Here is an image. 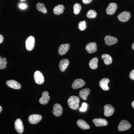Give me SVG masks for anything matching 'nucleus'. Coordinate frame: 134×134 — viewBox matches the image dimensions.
I'll return each instance as SVG.
<instances>
[{
    "instance_id": "obj_1",
    "label": "nucleus",
    "mask_w": 134,
    "mask_h": 134,
    "mask_svg": "<svg viewBox=\"0 0 134 134\" xmlns=\"http://www.w3.org/2000/svg\"><path fill=\"white\" fill-rule=\"evenodd\" d=\"M79 102L80 100L78 97L76 96H72L69 98L68 104L71 109L76 110L79 108Z\"/></svg>"
},
{
    "instance_id": "obj_2",
    "label": "nucleus",
    "mask_w": 134,
    "mask_h": 134,
    "mask_svg": "<svg viewBox=\"0 0 134 134\" xmlns=\"http://www.w3.org/2000/svg\"><path fill=\"white\" fill-rule=\"evenodd\" d=\"M35 39L32 36H30L26 39L25 41V45L26 50L31 51L33 50L35 46Z\"/></svg>"
},
{
    "instance_id": "obj_3",
    "label": "nucleus",
    "mask_w": 134,
    "mask_h": 134,
    "mask_svg": "<svg viewBox=\"0 0 134 134\" xmlns=\"http://www.w3.org/2000/svg\"><path fill=\"white\" fill-rule=\"evenodd\" d=\"M131 15L130 12L128 11H123L121 12L117 16V18L120 21L126 22L128 21L131 17Z\"/></svg>"
},
{
    "instance_id": "obj_4",
    "label": "nucleus",
    "mask_w": 134,
    "mask_h": 134,
    "mask_svg": "<svg viewBox=\"0 0 134 134\" xmlns=\"http://www.w3.org/2000/svg\"><path fill=\"white\" fill-rule=\"evenodd\" d=\"M34 79L36 83L38 85L42 84L44 81L43 75L38 70H37L34 73Z\"/></svg>"
},
{
    "instance_id": "obj_5",
    "label": "nucleus",
    "mask_w": 134,
    "mask_h": 134,
    "mask_svg": "<svg viewBox=\"0 0 134 134\" xmlns=\"http://www.w3.org/2000/svg\"><path fill=\"white\" fill-rule=\"evenodd\" d=\"M131 127V125L128 121L126 120L121 121L118 126V130L119 131H125L129 129Z\"/></svg>"
},
{
    "instance_id": "obj_6",
    "label": "nucleus",
    "mask_w": 134,
    "mask_h": 134,
    "mask_svg": "<svg viewBox=\"0 0 134 134\" xmlns=\"http://www.w3.org/2000/svg\"><path fill=\"white\" fill-rule=\"evenodd\" d=\"M15 129L19 134L23 133L24 130V127L21 120L18 119L16 120L14 124Z\"/></svg>"
},
{
    "instance_id": "obj_7",
    "label": "nucleus",
    "mask_w": 134,
    "mask_h": 134,
    "mask_svg": "<svg viewBox=\"0 0 134 134\" xmlns=\"http://www.w3.org/2000/svg\"><path fill=\"white\" fill-rule=\"evenodd\" d=\"M41 115L39 114H32L29 116L28 120L31 124H36L38 123L42 119Z\"/></svg>"
},
{
    "instance_id": "obj_8",
    "label": "nucleus",
    "mask_w": 134,
    "mask_h": 134,
    "mask_svg": "<svg viewBox=\"0 0 134 134\" xmlns=\"http://www.w3.org/2000/svg\"><path fill=\"white\" fill-rule=\"evenodd\" d=\"M104 114L106 117L111 116L114 112V108L111 105L107 104L104 107Z\"/></svg>"
},
{
    "instance_id": "obj_9",
    "label": "nucleus",
    "mask_w": 134,
    "mask_h": 134,
    "mask_svg": "<svg viewBox=\"0 0 134 134\" xmlns=\"http://www.w3.org/2000/svg\"><path fill=\"white\" fill-rule=\"evenodd\" d=\"M104 40L106 44L109 46L115 44L118 42V40L116 38L108 35L105 36Z\"/></svg>"
},
{
    "instance_id": "obj_10",
    "label": "nucleus",
    "mask_w": 134,
    "mask_h": 134,
    "mask_svg": "<svg viewBox=\"0 0 134 134\" xmlns=\"http://www.w3.org/2000/svg\"><path fill=\"white\" fill-rule=\"evenodd\" d=\"M117 8V5L115 3H111L107 8V14L108 15H113L115 14Z\"/></svg>"
},
{
    "instance_id": "obj_11",
    "label": "nucleus",
    "mask_w": 134,
    "mask_h": 134,
    "mask_svg": "<svg viewBox=\"0 0 134 134\" xmlns=\"http://www.w3.org/2000/svg\"><path fill=\"white\" fill-rule=\"evenodd\" d=\"M85 48L89 53L96 52L97 50V44L95 42L89 43L86 45Z\"/></svg>"
},
{
    "instance_id": "obj_12",
    "label": "nucleus",
    "mask_w": 134,
    "mask_h": 134,
    "mask_svg": "<svg viewBox=\"0 0 134 134\" xmlns=\"http://www.w3.org/2000/svg\"><path fill=\"white\" fill-rule=\"evenodd\" d=\"M63 109L61 105L59 104H55L54 105L53 114L56 117H59L62 114Z\"/></svg>"
},
{
    "instance_id": "obj_13",
    "label": "nucleus",
    "mask_w": 134,
    "mask_h": 134,
    "mask_svg": "<svg viewBox=\"0 0 134 134\" xmlns=\"http://www.w3.org/2000/svg\"><path fill=\"white\" fill-rule=\"evenodd\" d=\"M85 84V82L81 79H76L72 84V88L74 89L82 88Z\"/></svg>"
},
{
    "instance_id": "obj_14",
    "label": "nucleus",
    "mask_w": 134,
    "mask_h": 134,
    "mask_svg": "<svg viewBox=\"0 0 134 134\" xmlns=\"http://www.w3.org/2000/svg\"><path fill=\"white\" fill-rule=\"evenodd\" d=\"M6 83L9 87L15 90H19L21 88V84L15 80H9L7 81Z\"/></svg>"
},
{
    "instance_id": "obj_15",
    "label": "nucleus",
    "mask_w": 134,
    "mask_h": 134,
    "mask_svg": "<svg viewBox=\"0 0 134 134\" xmlns=\"http://www.w3.org/2000/svg\"><path fill=\"white\" fill-rule=\"evenodd\" d=\"M50 99L49 93L47 91L43 92L42 94V97L40 99V103L42 105H46L48 103Z\"/></svg>"
},
{
    "instance_id": "obj_16",
    "label": "nucleus",
    "mask_w": 134,
    "mask_h": 134,
    "mask_svg": "<svg viewBox=\"0 0 134 134\" xmlns=\"http://www.w3.org/2000/svg\"><path fill=\"white\" fill-rule=\"evenodd\" d=\"M92 121L97 127L105 126L108 125V122L105 119H95Z\"/></svg>"
},
{
    "instance_id": "obj_17",
    "label": "nucleus",
    "mask_w": 134,
    "mask_h": 134,
    "mask_svg": "<svg viewBox=\"0 0 134 134\" xmlns=\"http://www.w3.org/2000/svg\"><path fill=\"white\" fill-rule=\"evenodd\" d=\"M70 47L69 44H62L59 47L58 53L60 55H63L65 54L68 52Z\"/></svg>"
},
{
    "instance_id": "obj_18",
    "label": "nucleus",
    "mask_w": 134,
    "mask_h": 134,
    "mask_svg": "<svg viewBox=\"0 0 134 134\" xmlns=\"http://www.w3.org/2000/svg\"><path fill=\"white\" fill-rule=\"evenodd\" d=\"M110 81V80L108 78H103L99 82V86L103 90L107 91L109 90L108 85Z\"/></svg>"
},
{
    "instance_id": "obj_19",
    "label": "nucleus",
    "mask_w": 134,
    "mask_h": 134,
    "mask_svg": "<svg viewBox=\"0 0 134 134\" xmlns=\"http://www.w3.org/2000/svg\"><path fill=\"white\" fill-rule=\"evenodd\" d=\"M69 61L67 59H63L60 61L59 66L61 71L64 72L69 66Z\"/></svg>"
},
{
    "instance_id": "obj_20",
    "label": "nucleus",
    "mask_w": 134,
    "mask_h": 134,
    "mask_svg": "<svg viewBox=\"0 0 134 134\" xmlns=\"http://www.w3.org/2000/svg\"><path fill=\"white\" fill-rule=\"evenodd\" d=\"M90 92V90L89 88H84L82 89L79 93V97L84 100L87 99V97Z\"/></svg>"
},
{
    "instance_id": "obj_21",
    "label": "nucleus",
    "mask_w": 134,
    "mask_h": 134,
    "mask_svg": "<svg viewBox=\"0 0 134 134\" xmlns=\"http://www.w3.org/2000/svg\"><path fill=\"white\" fill-rule=\"evenodd\" d=\"M77 125L82 130L88 129L90 128V126L83 120L80 119L77 121Z\"/></svg>"
},
{
    "instance_id": "obj_22",
    "label": "nucleus",
    "mask_w": 134,
    "mask_h": 134,
    "mask_svg": "<svg viewBox=\"0 0 134 134\" xmlns=\"http://www.w3.org/2000/svg\"><path fill=\"white\" fill-rule=\"evenodd\" d=\"M101 58L104 60V63L106 65H110L112 63V59L111 57L109 54H104L101 55Z\"/></svg>"
},
{
    "instance_id": "obj_23",
    "label": "nucleus",
    "mask_w": 134,
    "mask_h": 134,
    "mask_svg": "<svg viewBox=\"0 0 134 134\" xmlns=\"http://www.w3.org/2000/svg\"><path fill=\"white\" fill-rule=\"evenodd\" d=\"M98 59L97 58L95 57L92 59L89 62V66L92 69H96L98 67Z\"/></svg>"
},
{
    "instance_id": "obj_24",
    "label": "nucleus",
    "mask_w": 134,
    "mask_h": 134,
    "mask_svg": "<svg viewBox=\"0 0 134 134\" xmlns=\"http://www.w3.org/2000/svg\"><path fill=\"white\" fill-rule=\"evenodd\" d=\"M64 9H65V7L63 5H58L53 9V12L55 15H60L63 13Z\"/></svg>"
},
{
    "instance_id": "obj_25",
    "label": "nucleus",
    "mask_w": 134,
    "mask_h": 134,
    "mask_svg": "<svg viewBox=\"0 0 134 134\" xmlns=\"http://www.w3.org/2000/svg\"><path fill=\"white\" fill-rule=\"evenodd\" d=\"M37 9L38 11H40L44 14H46L47 12V10L46 8L44 5L43 3H38L36 5Z\"/></svg>"
},
{
    "instance_id": "obj_26",
    "label": "nucleus",
    "mask_w": 134,
    "mask_h": 134,
    "mask_svg": "<svg viewBox=\"0 0 134 134\" xmlns=\"http://www.w3.org/2000/svg\"><path fill=\"white\" fill-rule=\"evenodd\" d=\"M7 63V59L5 58H2L1 56H0V69L6 68Z\"/></svg>"
},
{
    "instance_id": "obj_27",
    "label": "nucleus",
    "mask_w": 134,
    "mask_h": 134,
    "mask_svg": "<svg viewBox=\"0 0 134 134\" xmlns=\"http://www.w3.org/2000/svg\"><path fill=\"white\" fill-rule=\"evenodd\" d=\"M97 16V12L93 10H90L86 14V16L89 18H96Z\"/></svg>"
},
{
    "instance_id": "obj_28",
    "label": "nucleus",
    "mask_w": 134,
    "mask_h": 134,
    "mask_svg": "<svg viewBox=\"0 0 134 134\" xmlns=\"http://www.w3.org/2000/svg\"><path fill=\"white\" fill-rule=\"evenodd\" d=\"M81 9V6L79 3H76L74 6V13L75 15L79 14Z\"/></svg>"
},
{
    "instance_id": "obj_29",
    "label": "nucleus",
    "mask_w": 134,
    "mask_h": 134,
    "mask_svg": "<svg viewBox=\"0 0 134 134\" xmlns=\"http://www.w3.org/2000/svg\"><path fill=\"white\" fill-rule=\"evenodd\" d=\"M78 28L80 30L84 31L86 28V23L85 21H82L78 24Z\"/></svg>"
},
{
    "instance_id": "obj_30",
    "label": "nucleus",
    "mask_w": 134,
    "mask_h": 134,
    "mask_svg": "<svg viewBox=\"0 0 134 134\" xmlns=\"http://www.w3.org/2000/svg\"><path fill=\"white\" fill-rule=\"evenodd\" d=\"M87 104L86 103H83L82 104V107L80 108L79 110L81 112H85L87 110Z\"/></svg>"
},
{
    "instance_id": "obj_31",
    "label": "nucleus",
    "mask_w": 134,
    "mask_h": 134,
    "mask_svg": "<svg viewBox=\"0 0 134 134\" xmlns=\"http://www.w3.org/2000/svg\"><path fill=\"white\" fill-rule=\"evenodd\" d=\"M19 7L21 9H25L27 7V5L24 3H21V4H19Z\"/></svg>"
},
{
    "instance_id": "obj_32",
    "label": "nucleus",
    "mask_w": 134,
    "mask_h": 134,
    "mask_svg": "<svg viewBox=\"0 0 134 134\" xmlns=\"http://www.w3.org/2000/svg\"><path fill=\"white\" fill-rule=\"evenodd\" d=\"M129 77L130 79L134 81V69L130 72L129 74Z\"/></svg>"
},
{
    "instance_id": "obj_33",
    "label": "nucleus",
    "mask_w": 134,
    "mask_h": 134,
    "mask_svg": "<svg viewBox=\"0 0 134 134\" xmlns=\"http://www.w3.org/2000/svg\"><path fill=\"white\" fill-rule=\"evenodd\" d=\"M92 0H82V2L84 4H89V3H90L92 1Z\"/></svg>"
},
{
    "instance_id": "obj_34",
    "label": "nucleus",
    "mask_w": 134,
    "mask_h": 134,
    "mask_svg": "<svg viewBox=\"0 0 134 134\" xmlns=\"http://www.w3.org/2000/svg\"><path fill=\"white\" fill-rule=\"evenodd\" d=\"M3 41V37L2 35L0 34V44L2 43Z\"/></svg>"
},
{
    "instance_id": "obj_35",
    "label": "nucleus",
    "mask_w": 134,
    "mask_h": 134,
    "mask_svg": "<svg viewBox=\"0 0 134 134\" xmlns=\"http://www.w3.org/2000/svg\"><path fill=\"white\" fill-rule=\"evenodd\" d=\"M132 107H133V108H134V100H133V102H132Z\"/></svg>"
},
{
    "instance_id": "obj_36",
    "label": "nucleus",
    "mask_w": 134,
    "mask_h": 134,
    "mask_svg": "<svg viewBox=\"0 0 134 134\" xmlns=\"http://www.w3.org/2000/svg\"><path fill=\"white\" fill-rule=\"evenodd\" d=\"M2 107L1 106H0V113H1V112L2 111Z\"/></svg>"
},
{
    "instance_id": "obj_37",
    "label": "nucleus",
    "mask_w": 134,
    "mask_h": 134,
    "mask_svg": "<svg viewBox=\"0 0 134 134\" xmlns=\"http://www.w3.org/2000/svg\"><path fill=\"white\" fill-rule=\"evenodd\" d=\"M132 48H133V50H134V43H133L132 45Z\"/></svg>"
},
{
    "instance_id": "obj_38",
    "label": "nucleus",
    "mask_w": 134,
    "mask_h": 134,
    "mask_svg": "<svg viewBox=\"0 0 134 134\" xmlns=\"http://www.w3.org/2000/svg\"><path fill=\"white\" fill-rule=\"evenodd\" d=\"M21 1H25V0H21Z\"/></svg>"
}]
</instances>
